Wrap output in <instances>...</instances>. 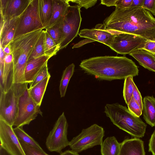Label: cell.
<instances>
[{
	"mask_svg": "<svg viewBox=\"0 0 155 155\" xmlns=\"http://www.w3.org/2000/svg\"><path fill=\"white\" fill-rule=\"evenodd\" d=\"M50 74L48 71V67L47 63H46L35 78L33 81L30 83L29 88H31L38 83L41 82Z\"/></svg>",
	"mask_w": 155,
	"mask_h": 155,
	"instance_id": "obj_31",
	"label": "cell"
},
{
	"mask_svg": "<svg viewBox=\"0 0 155 155\" xmlns=\"http://www.w3.org/2000/svg\"><path fill=\"white\" fill-rule=\"evenodd\" d=\"M50 58L49 57L44 55L33 59L28 62L25 71L26 82L28 84L32 82L37 74L48 63Z\"/></svg>",
	"mask_w": 155,
	"mask_h": 155,
	"instance_id": "obj_16",
	"label": "cell"
},
{
	"mask_svg": "<svg viewBox=\"0 0 155 155\" xmlns=\"http://www.w3.org/2000/svg\"><path fill=\"white\" fill-rule=\"evenodd\" d=\"M3 49L5 55H8L11 53V50L9 44L6 45Z\"/></svg>",
	"mask_w": 155,
	"mask_h": 155,
	"instance_id": "obj_44",
	"label": "cell"
},
{
	"mask_svg": "<svg viewBox=\"0 0 155 155\" xmlns=\"http://www.w3.org/2000/svg\"><path fill=\"white\" fill-rule=\"evenodd\" d=\"M52 16L49 25L47 28L61 23L70 6L69 0H52Z\"/></svg>",
	"mask_w": 155,
	"mask_h": 155,
	"instance_id": "obj_18",
	"label": "cell"
},
{
	"mask_svg": "<svg viewBox=\"0 0 155 155\" xmlns=\"http://www.w3.org/2000/svg\"><path fill=\"white\" fill-rule=\"evenodd\" d=\"M143 118L146 123L155 126V98L153 96L145 97L143 100Z\"/></svg>",
	"mask_w": 155,
	"mask_h": 155,
	"instance_id": "obj_21",
	"label": "cell"
},
{
	"mask_svg": "<svg viewBox=\"0 0 155 155\" xmlns=\"http://www.w3.org/2000/svg\"><path fill=\"white\" fill-rule=\"evenodd\" d=\"M79 66L87 73L100 80L125 79L138 75L137 66L126 57L105 56L93 57L82 61Z\"/></svg>",
	"mask_w": 155,
	"mask_h": 155,
	"instance_id": "obj_2",
	"label": "cell"
},
{
	"mask_svg": "<svg viewBox=\"0 0 155 155\" xmlns=\"http://www.w3.org/2000/svg\"><path fill=\"white\" fill-rule=\"evenodd\" d=\"M78 34L80 37L89 39L92 42H99L108 47L115 35L105 30L103 24H97L94 28L82 29Z\"/></svg>",
	"mask_w": 155,
	"mask_h": 155,
	"instance_id": "obj_13",
	"label": "cell"
},
{
	"mask_svg": "<svg viewBox=\"0 0 155 155\" xmlns=\"http://www.w3.org/2000/svg\"><path fill=\"white\" fill-rule=\"evenodd\" d=\"M14 75V65L12 55L11 53L6 55L4 59L3 74V83L0 91L5 92L13 85Z\"/></svg>",
	"mask_w": 155,
	"mask_h": 155,
	"instance_id": "obj_20",
	"label": "cell"
},
{
	"mask_svg": "<svg viewBox=\"0 0 155 155\" xmlns=\"http://www.w3.org/2000/svg\"><path fill=\"white\" fill-rule=\"evenodd\" d=\"M60 155H79L78 153L72 150H67L62 152Z\"/></svg>",
	"mask_w": 155,
	"mask_h": 155,
	"instance_id": "obj_43",
	"label": "cell"
},
{
	"mask_svg": "<svg viewBox=\"0 0 155 155\" xmlns=\"http://www.w3.org/2000/svg\"><path fill=\"white\" fill-rule=\"evenodd\" d=\"M68 124L63 112L56 122L46 140L45 144L50 152L61 153L62 150L69 146L67 137Z\"/></svg>",
	"mask_w": 155,
	"mask_h": 155,
	"instance_id": "obj_8",
	"label": "cell"
},
{
	"mask_svg": "<svg viewBox=\"0 0 155 155\" xmlns=\"http://www.w3.org/2000/svg\"><path fill=\"white\" fill-rule=\"evenodd\" d=\"M8 0H0V13L2 14L7 6Z\"/></svg>",
	"mask_w": 155,
	"mask_h": 155,
	"instance_id": "obj_42",
	"label": "cell"
},
{
	"mask_svg": "<svg viewBox=\"0 0 155 155\" xmlns=\"http://www.w3.org/2000/svg\"><path fill=\"white\" fill-rule=\"evenodd\" d=\"M127 105L128 110L134 115L138 117L141 115L142 111L133 97Z\"/></svg>",
	"mask_w": 155,
	"mask_h": 155,
	"instance_id": "obj_33",
	"label": "cell"
},
{
	"mask_svg": "<svg viewBox=\"0 0 155 155\" xmlns=\"http://www.w3.org/2000/svg\"><path fill=\"white\" fill-rule=\"evenodd\" d=\"M129 55L145 68L155 72V54L140 49L134 51Z\"/></svg>",
	"mask_w": 155,
	"mask_h": 155,
	"instance_id": "obj_19",
	"label": "cell"
},
{
	"mask_svg": "<svg viewBox=\"0 0 155 155\" xmlns=\"http://www.w3.org/2000/svg\"><path fill=\"white\" fill-rule=\"evenodd\" d=\"M144 0H133L130 7L142 8Z\"/></svg>",
	"mask_w": 155,
	"mask_h": 155,
	"instance_id": "obj_40",
	"label": "cell"
},
{
	"mask_svg": "<svg viewBox=\"0 0 155 155\" xmlns=\"http://www.w3.org/2000/svg\"><path fill=\"white\" fill-rule=\"evenodd\" d=\"M70 1L77 3L81 8L83 7L86 9L94 6L97 2V0H73Z\"/></svg>",
	"mask_w": 155,
	"mask_h": 155,
	"instance_id": "obj_34",
	"label": "cell"
},
{
	"mask_svg": "<svg viewBox=\"0 0 155 155\" xmlns=\"http://www.w3.org/2000/svg\"><path fill=\"white\" fill-rule=\"evenodd\" d=\"M81 8L78 5H70L61 23L63 35L58 51L66 48L79 34L82 21Z\"/></svg>",
	"mask_w": 155,
	"mask_h": 155,
	"instance_id": "obj_7",
	"label": "cell"
},
{
	"mask_svg": "<svg viewBox=\"0 0 155 155\" xmlns=\"http://www.w3.org/2000/svg\"><path fill=\"white\" fill-rule=\"evenodd\" d=\"M104 135V128L96 124L83 129L77 136L70 141L71 150L77 153L97 145H101Z\"/></svg>",
	"mask_w": 155,
	"mask_h": 155,
	"instance_id": "obj_5",
	"label": "cell"
},
{
	"mask_svg": "<svg viewBox=\"0 0 155 155\" xmlns=\"http://www.w3.org/2000/svg\"><path fill=\"white\" fill-rule=\"evenodd\" d=\"M149 152L155 155V129L151 135L149 142Z\"/></svg>",
	"mask_w": 155,
	"mask_h": 155,
	"instance_id": "obj_39",
	"label": "cell"
},
{
	"mask_svg": "<svg viewBox=\"0 0 155 155\" xmlns=\"http://www.w3.org/2000/svg\"><path fill=\"white\" fill-rule=\"evenodd\" d=\"M0 146L12 155H26L12 126L0 120Z\"/></svg>",
	"mask_w": 155,
	"mask_h": 155,
	"instance_id": "obj_12",
	"label": "cell"
},
{
	"mask_svg": "<svg viewBox=\"0 0 155 155\" xmlns=\"http://www.w3.org/2000/svg\"><path fill=\"white\" fill-rule=\"evenodd\" d=\"M43 29L21 35L9 43L13 58L14 87H20L26 84L25 71L28 58Z\"/></svg>",
	"mask_w": 155,
	"mask_h": 155,
	"instance_id": "obj_3",
	"label": "cell"
},
{
	"mask_svg": "<svg viewBox=\"0 0 155 155\" xmlns=\"http://www.w3.org/2000/svg\"><path fill=\"white\" fill-rule=\"evenodd\" d=\"M44 50L45 55L50 58L56 54L58 51V46L45 30Z\"/></svg>",
	"mask_w": 155,
	"mask_h": 155,
	"instance_id": "obj_28",
	"label": "cell"
},
{
	"mask_svg": "<svg viewBox=\"0 0 155 155\" xmlns=\"http://www.w3.org/2000/svg\"><path fill=\"white\" fill-rule=\"evenodd\" d=\"M28 89L27 87L18 96V112L13 124L15 127L28 125L38 114L42 115L40 106L31 97Z\"/></svg>",
	"mask_w": 155,
	"mask_h": 155,
	"instance_id": "obj_6",
	"label": "cell"
},
{
	"mask_svg": "<svg viewBox=\"0 0 155 155\" xmlns=\"http://www.w3.org/2000/svg\"><path fill=\"white\" fill-rule=\"evenodd\" d=\"M31 0H8L2 14L5 21L21 16L26 9Z\"/></svg>",
	"mask_w": 155,
	"mask_h": 155,
	"instance_id": "obj_14",
	"label": "cell"
},
{
	"mask_svg": "<svg viewBox=\"0 0 155 155\" xmlns=\"http://www.w3.org/2000/svg\"><path fill=\"white\" fill-rule=\"evenodd\" d=\"M141 49L155 54V41L147 40Z\"/></svg>",
	"mask_w": 155,
	"mask_h": 155,
	"instance_id": "obj_37",
	"label": "cell"
},
{
	"mask_svg": "<svg viewBox=\"0 0 155 155\" xmlns=\"http://www.w3.org/2000/svg\"><path fill=\"white\" fill-rule=\"evenodd\" d=\"M75 67L74 64L72 63L68 66L63 71L59 87L61 97L65 96L69 81L74 74Z\"/></svg>",
	"mask_w": 155,
	"mask_h": 155,
	"instance_id": "obj_26",
	"label": "cell"
},
{
	"mask_svg": "<svg viewBox=\"0 0 155 155\" xmlns=\"http://www.w3.org/2000/svg\"><path fill=\"white\" fill-rule=\"evenodd\" d=\"M45 31L58 46V47L61 42L63 35L61 23L47 28Z\"/></svg>",
	"mask_w": 155,
	"mask_h": 155,
	"instance_id": "obj_29",
	"label": "cell"
},
{
	"mask_svg": "<svg viewBox=\"0 0 155 155\" xmlns=\"http://www.w3.org/2000/svg\"><path fill=\"white\" fill-rule=\"evenodd\" d=\"M101 155H119L120 143L114 137H107L101 145Z\"/></svg>",
	"mask_w": 155,
	"mask_h": 155,
	"instance_id": "obj_24",
	"label": "cell"
},
{
	"mask_svg": "<svg viewBox=\"0 0 155 155\" xmlns=\"http://www.w3.org/2000/svg\"><path fill=\"white\" fill-rule=\"evenodd\" d=\"M104 112L114 125L135 138L144 136L147 125L126 107L118 103L107 104Z\"/></svg>",
	"mask_w": 155,
	"mask_h": 155,
	"instance_id": "obj_4",
	"label": "cell"
},
{
	"mask_svg": "<svg viewBox=\"0 0 155 155\" xmlns=\"http://www.w3.org/2000/svg\"><path fill=\"white\" fill-rule=\"evenodd\" d=\"M0 92V120L13 126L17 114L18 96L12 88Z\"/></svg>",
	"mask_w": 155,
	"mask_h": 155,
	"instance_id": "obj_11",
	"label": "cell"
},
{
	"mask_svg": "<svg viewBox=\"0 0 155 155\" xmlns=\"http://www.w3.org/2000/svg\"><path fill=\"white\" fill-rule=\"evenodd\" d=\"M147 40L134 35L121 33L115 35L109 47L118 54H130L141 49Z\"/></svg>",
	"mask_w": 155,
	"mask_h": 155,
	"instance_id": "obj_10",
	"label": "cell"
},
{
	"mask_svg": "<svg viewBox=\"0 0 155 155\" xmlns=\"http://www.w3.org/2000/svg\"><path fill=\"white\" fill-rule=\"evenodd\" d=\"M45 36V30L43 29L29 56L27 62L33 59L45 55L44 50Z\"/></svg>",
	"mask_w": 155,
	"mask_h": 155,
	"instance_id": "obj_27",
	"label": "cell"
},
{
	"mask_svg": "<svg viewBox=\"0 0 155 155\" xmlns=\"http://www.w3.org/2000/svg\"><path fill=\"white\" fill-rule=\"evenodd\" d=\"M13 130L19 140L22 141L42 152L45 153L38 143L26 133L22 127H15L13 128Z\"/></svg>",
	"mask_w": 155,
	"mask_h": 155,
	"instance_id": "obj_25",
	"label": "cell"
},
{
	"mask_svg": "<svg viewBox=\"0 0 155 155\" xmlns=\"http://www.w3.org/2000/svg\"><path fill=\"white\" fill-rule=\"evenodd\" d=\"M39 0H31L21 16L13 39L22 35L44 29L38 12Z\"/></svg>",
	"mask_w": 155,
	"mask_h": 155,
	"instance_id": "obj_9",
	"label": "cell"
},
{
	"mask_svg": "<svg viewBox=\"0 0 155 155\" xmlns=\"http://www.w3.org/2000/svg\"><path fill=\"white\" fill-rule=\"evenodd\" d=\"M52 1V0H39V16L44 29L48 27L51 18Z\"/></svg>",
	"mask_w": 155,
	"mask_h": 155,
	"instance_id": "obj_22",
	"label": "cell"
},
{
	"mask_svg": "<svg viewBox=\"0 0 155 155\" xmlns=\"http://www.w3.org/2000/svg\"><path fill=\"white\" fill-rule=\"evenodd\" d=\"M51 78L49 74L43 80L33 87L28 88L29 94L34 101L40 106L49 81Z\"/></svg>",
	"mask_w": 155,
	"mask_h": 155,
	"instance_id": "obj_23",
	"label": "cell"
},
{
	"mask_svg": "<svg viewBox=\"0 0 155 155\" xmlns=\"http://www.w3.org/2000/svg\"><path fill=\"white\" fill-rule=\"evenodd\" d=\"M133 97L139 105L141 110L143 111V101L140 92L135 84H134Z\"/></svg>",
	"mask_w": 155,
	"mask_h": 155,
	"instance_id": "obj_35",
	"label": "cell"
},
{
	"mask_svg": "<svg viewBox=\"0 0 155 155\" xmlns=\"http://www.w3.org/2000/svg\"><path fill=\"white\" fill-rule=\"evenodd\" d=\"M142 8L155 16V0H144Z\"/></svg>",
	"mask_w": 155,
	"mask_h": 155,
	"instance_id": "obj_36",
	"label": "cell"
},
{
	"mask_svg": "<svg viewBox=\"0 0 155 155\" xmlns=\"http://www.w3.org/2000/svg\"><path fill=\"white\" fill-rule=\"evenodd\" d=\"M103 25L105 30L114 35L129 33L155 41V18L143 8H116Z\"/></svg>",
	"mask_w": 155,
	"mask_h": 155,
	"instance_id": "obj_1",
	"label": "cell"
},
{
	"mask_svg": "<svg viewBox=\"0 0 155 155\" xmlns=\"http://www.w3.org/2000/svg\"><path fill=\"white\" fill-rule=\"evenodd\" d=\"M117 0H102L101 1V4L107 6L116 5Z\"/></svg>",
	"mask_w": 155,
	"mask_h": 155,
	"instance_id": "obj_41",
	"label": "cell"
},
{
	"mask_svg": "<svg viewBox=\"0 0 155 155\" xmlns=\"http://www.w3.org/2000/svg\"><path fill=\"white\" fill-rule=\"evenodd\" d=\"M133 0H117L115 7L119 8H124L130 7Z\"/></svg>",
	"mask_w": 155,
	"mask_h": 155,
	"instance_id": "obj_38",
	"label": "cell"
},
{
	"mask_svg": "<svg viewBox=\"0 0 155 155\" xmlns=\"http://www.w3.org/2000/svg\"><path fill=\"white\" fill-rule=\"evenodd\" d=\"M0 155H12L2 146H0Z\"/></svg>",
	"mask_w": 155,
	"mask_h": 155,
	"instance_id": "obj_45",
	"label": "cell"
},
{
	"mask_svg": "<svg viewBox=\"0 0 155 155\" xmlns=\"http://www.w3.org/2000/svg\"><path fill=\"white\" fill-rule=\"evenodd\" d=\"M133 77L129 76L124 79L123 89V97L127 105L133 97L134 82Z\"/></svg>",
	"mask_w": 155,
	"mask_h": 155,
	"instance_id": "obj_30",
	"label": "cell"
},
{
	"mask_svg": "<svg viewBox=\"0 0 155 155\" xmlns=\"http://www.w3.org/2000/svg\"><path fill=\"white\" fill-rule=\"evenodd\" d=\"M119 155H145L143 142L137 138L124 140L120 143Z\"/></svg>",
	"mask_w": 155,
	"mask_h": 155,
	"instance_id": "obj_15",
	"label": "cell"
},
{
	"mask_svg": "<svg viewBox=\"0 0 155 155\" xmlns=\"http://www.w3.org/2000/svg\"><path fill=\"white\" fill-rule=\"evenodd\" d=\"M19 141L26 155H49L46 153H43L37 150L21 140Z\"/></svg>",
	"mask_w": 155,
	"mask_h": 155,
	"instance_id": "obj_32",
	"label": "cell"
},
{
	"mask_svg": "<svg viewBox=\"0 0 155 155\" xmlns=\"http://www.w3.org/2000/svg\"><path fill=\"white\" fill-rule=\"evenodd\" d=\"M21 16L5 21L0 34V47L3 49L13 40Z\"/></svg>",
	"mask_w": 155,
	"mask_h": 155,
	"instance_id": "obj_17",
	"label": "cell"
}]
</instances>
